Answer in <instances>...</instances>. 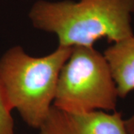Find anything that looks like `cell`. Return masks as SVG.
Wrapping results in <instances>:
<instances>
[{
  "label": "cell",
  "mask_w": 134,
  "mask_h": 134,
  "mask_svg": "<svg viewBox=\"0 0 134 134\" xmlns=\"http://www.w3.org/2000/svg\"><path fill=\"white\" fill-rule=\"evenodd\" d=\"M126 130L128 134H134V115L130 116L127 119H125Z\"/></svg>",
  "instance_id": "obj_7"
},
{
  "label": "cell",
  "mask_w": 134,
  "mask_h": 134,
  "mask_svg": "<svg viewBox=\"0 0 134 134\" xmlns=\"http://www.w3.org/2000/svg\"><path fill=\"white\" fill-rule=\"evenodd\" d=\"M72 50L58 46L47 55L34 57L15 46L0 58V83L6 99L29 127L38 129L48 115L59 74Z\"/></svg>",
  "instance_id": "obj_2"
},
{
  "label": "cell",
  "mask_w": 134,
  "mask_h": 134,
  "mask_svg": "<svg viewBox=\"0 0 134 134\" xmlns=\"http://www.w3.org/2000/svg\"><path fill=\"white\" fill-rule=\"evenodd\" d=\"M133 14L134 0H39L29 17L35 29L56 35L58 46L72 48L133 36Z\"/></svg>",
  "instance_id": "obj_1"
},
{
  "label": "cell",
  "mask_w": 134,
  "mask_h": 134,
  "mask_svg": "<svg viewBox=\"0 0 134 134\" xmlns=\"http://www.w3.org/2000/svg\"><path fill=\"white\" fill-rule=\"evenodd\" d=\"M103 54L110 67L119 98H125L134 91V35L113 43Z\"/></svg>",
  "instance_id": "obj_5"
},
{
  "label": "cell",
  "mask_w": 134,
  "mask_h": 134,
  "mask_svg": "<svg viewBox=\"0 0 134 134\" xmlns=\"http://www.w3.org/2000/svg\"><path fill=\"white\" fill-rule=\"evenodd\" d=\"M119 98L104 54L93 46L72 47L59 74L52 105L71 112H113Z\"/></svg>",
  "instance_id": "obj_3"
},
{
  "label": "cell",
  "mask_w": 134,
  "mask_h": 134,
  "mask_svg": "<svg viewBox=\"0 0 134 134\" xmlns=\"http://www.w3.org/2000/svg\"><path fill=\"white\" fill-rule=\"evenodd\" d=\"M39 134H128L118 111L71 112L51 107Z\"/></svg>",
  "instance_id": "obj_4"
},
{
  "label": "cell",
  "mask_w": 134,
  "mask_h": 134,
  "mask_svg": "<svg viewBox=\"0 0 134 134\" xmlns=\"http://www.w3.org/2000/svg\"><path fill=\"white\" fill-rule=\"evenodd\" d=\"M11 111L0 83V134H14V121Z\"/></svg>",
  "instance_id": "obj_6"
}]
</instances>
